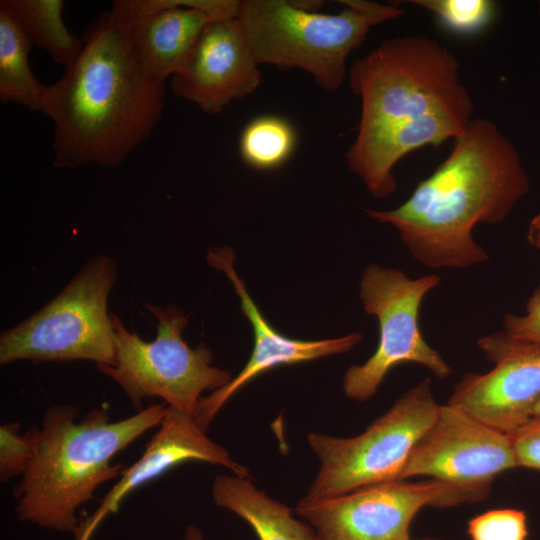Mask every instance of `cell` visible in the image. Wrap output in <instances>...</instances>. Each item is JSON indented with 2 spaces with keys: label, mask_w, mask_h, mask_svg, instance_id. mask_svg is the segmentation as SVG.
Masks as SVG:
<instances>
[{
  "label": "cell",
  "mask_w": 540,
  "mask_h": 540,
  "mask_svg": "<svg viewBox=\"0 0 540 540\" xmlns=\"http://www.w3.org/2000/svg\"><path fill=\"white\" fill-rule=\"evenodd\" d=\"M83 40L75 63L43 89L40 112L54 124L53 163L116 167L162 118L165 83L141 66L126 25L111 11L87 27Z\"/></svg>",
  "instance_id": "cell-1"
},
{
  "label": "cell",
  "mask_w": 540,
  "mask_h": 540,
  "mask_svg": "<svg viewBox=\"0 0 540 540\" xmlns=\"http://www.w3.org/2000/svg\"><path fill=\"white\" fill-rule=\"evenodd\" d=\"M529 189L513 143L492 121L474 118L404 203L387 211L364 210L392 225L421 264L461 269L489 259L473 238L474 227L503 222Z\"/></svg>",
  "instance_id": "cell-2"
},
{
  "label": "cell",
  "mask_w": 540,
  "mask_h": 540,
  "mask_svg": "<svg viewBox=\"0 0 540 540\" xmlns=\"http://www.w3.org/2000/svg\"><path fill=\"white\" fill-rule=\"evenodd\" d=\"M165 402L112 421L105 408L90 410L80 421L77 406H49L40 427H31L34 458L15 485L18 519L42 528L74 531L77 510L91 500L101 484L119 477L123 464L112 458L149 429L160 425Z\"/></svg>",
  "instance_id": "cell-3"
},
{
  "label": "cell",
  "mask_w": 540,
  "mask_h": 540,
  "mask_svg": "<svg viewBox=\"0 0 540 540\" xmlns=\"http://www.w3.org/2000/svg\"><path fill=\"white\" fill-rule=\"evenodd\" d=\"M348 75L352 92L361 100L357 141L435 114L473 119V102L460 79L458 59L426 36L387 39L354 61Z\"/></svg>",
  "instance_id": "cell-4"
},
{
  "label": "cell",
  "mask_w": 540,
  "mask_h": 540,
  "mask_svg": "<svg viewBox=\"0 0 540 540\" xmlns=\"http://www.w3.org/2000/svg\"><path fill=\"white\" fill-rule=\"evenodd\" d=\"M340 2L343 10L326 14L317 1L243 0L237 18L259 65L302 69L333 92L344 81L349 54L369 30L405 13L395 4Z\"/></svg>",
  "instance_id": "cell-5"
},
{
  "label": "cell",
  "mask_w": 540,
  "mask_h": 540,
  "mask_svg": "<svg viewBox=\"0 0 540 540\" xmlns=\"http://www.w3.org/2000/svg\"><path fill=\"white\" fill-rule=\"evenodd\" d=\"M116 279L117 265L109 256L88 261L56 297L1 333L0 363L90 360L114 366L107 302Z\"/></svg>",
  "instance_id": "cell-6"
},
{
  "label": "cell",
  "mask_w": 540,
  "mask_h": 540,
  "mask_svg": "<svg viewBox=\"0 0 540 540\" xmlns=\"http://www.w3.org/2000/svg\"><path fill=\"white\" fill-rule=\"evenodd\" d=\"M157 319V336L146 342L110 313L114 330L116 364L97 365L120 385L134 408L142 410L145 398L159 397L168 406L196 418L201 393L223 388L231 372L212 366L213 354L204 344L190 348L182 337L188 316L175 305L143 304Z\"/></svg>",
  "instance_id": "cell-7"
},
{
  "label": "cell",
  "mask_w": 540,
  "mask_h": 540,
  "mask_svg": "<svg viewBox=\"0 0 540 540\" xmlns=\"http://www.w3.org/2000/svg\"><path fill=\"white\" fill-rule=\"evenodd\" d=\"M438 408L431 381L425 378L355 437L308 433L307 442L321 464L303 498L324 499L399 480L412 448L434 421Z\"/></svg>",
  "instance_id": "cell-8"
},
{
  "label": "cell",
  "mask_w": 540,
  "mask_h": 540,
  "mask_svg": "<svg viewBox=\"0 0 540 540\" xmlns=\"http://www.w3.org/2000/svg\"><path fill=\"white\" fill-rule=\"evenodd\" d=\"M439 283L435 274L411 279L398 269L366 267L359 296L365 312L378 320L379 340L364 364L346 371L343 390L348 398L370 399L389 371L406 362L425 366L438 378L450 376L452 367L424 340L418 321L423 298Z\"/></svg>",
  "instance_id": "cell-9"
},
{
  "label": "cell",
  "mask_w": 540,
  "mask_h": 540,
  "mask_svg": "<svg viewBox=\"0 0 540 540\" xmlns=\"http://www.w3.org/2000/svg\"><path fill=\"white\" fill-rule=\"evenodd\" d=\"M517 467L510 436L447 404L412 448L399 480L428 476L467 503L485 499L496 476Z\"/></svg>",
  "instance_id": "cell-10"
},
{
  "label": "cell",
  "mask_w": 540,
  "mask_h": 540,
  "mask_svg": "<svg viewBox=\"0 0 540 540\" xmlns=\"http://www.w3.org/2000/svg\"><path fill=\"white\" fill-rule=\"evenodd\" d=\"M464 503L438 480H394L324 499L302 498L296 512L310 523L315 540H411L410 524L422 507Z\"/></svg>",
  "instance_id": "cell-11"
},
{
  "label": "cell",
  "mask_w": 540,
  "mask_h": 540,
  "mask_svg": "<svg viewBox=\"0 0 540 540\" xmlns=\"http://www.w3.org/2000/svg\"><path fill=\"white\" fill-rule=\"evenodd\" d=\"M477 344L494 368L466 373L448 404L505 434L532 418L540 400V343L499 331Z\"/></svg>",
  "instance_id": "cell-12"
},
{
  "label": "cell",
  "mask_w": 540,
  "mask_h": 540,
  "mask_svg": "<svg viewBox=\"0 0 540 540\" xmlns=\"http://www.w3.org/2000/svg\"><path fill=\"white\" fill-rule=\"evenodd\" d=\"M240 20L210 21L188 61L171 80V90L208 114L253 93L261 74Z\"/></svg>",
  "instance_id": "cell-13"
},
{
  "label": "cell",
  "mask_w": 540,
  "mask_h": 540,
  "mask_svg": "<svg viewBox=\"0 0 540 540\" xmlns=\"http://www.w3.org/2000/svg\"><path fill=\"white\" fill-rule=\"evenodd\" d=\"M208 263L225 273L240 298L241 310L248 318L254 334V345L248 362L232 380L199 402L196 420L206 431L223 405L243 386L257 376L279 366L312 361L321 357L350 351L362 340L359 333L325 340H299L277 331L263 316L250 297L245 283L233 267L234 252L231 247L211 248Z\"/></svg>",
  "instance_id": "cell-14"
},
{
  "label": "cell",
  "mask_w": 540,
  "mask_h": 540,
  "mask_svg": "<svg viewBox=\"0 0 540 540\" xmlns=\"http://www.w3.org/2000/svg\"><path fill=\"white\" fill-rule=\"evenodd\" d=\"M159 426L141 457L122 471L95 512L79 523L74 531L75 540H90L105 517L117 512L129 493L177 465L202 461L223 466L236 476L251 478L245 466L234 461L225 448L206 435L194 416L168 406Z\"/></svg>",
  "instance_id": "cell-15"
},
{
  "label": "cell",
  "mask_w": 540,
  "mask_h": 540,
  "mask_svg": "<svg viewBox=\"0 0 540 540\" xmlns=\"http://www.w3.org/2000/svg\"><path fill=\"white\" fill-rule=\"evenodd\" d=\"M199 4V0H139L137 9L146 17L121 21L135 57L155 79L165 83L182 70L212 21Z\"/></svg>",
  "instance_id": "cell-16"
},
{
  "label": "cell",
  "mask_w": 540,
  "mask_h": 540,
  "mask_svg": "<svg viewBox=\"0 0 540 540\" xmlns=\"http://www.w3.org/2000/svg\"><path fill=\"white\" fill-rule=\"evenodd\" d=\"M212 498L246 521L259 540H315L311 526L293 518L288 506L258 490L250 478L217 475Z\"/></svg>",
  "instance_id": "cell-17"
},
{
  "label": "cell",
  "mask_w": 540,
  "mask_h": 540,
  "mask_svg": "<svg viewBox=\"0 0 540 540\" xmlns=\"http://www.w3.org/2000/svg\"><path fill=\"white\" fill-rule=\"evenodd\" d=\"M32 44L7 0L0 1V100L40 112L44 85L34 76L29 53Z\"/></svg>",
  "instance_id": "cell-18"
},
{
  "label": "cell",
  "mask_w": 540,
  "mask_h": 540,
  "mask_svg": "<svg viewBox=\"0 0 540 540\" xmlns=\"http://www.w3.org/2000/svg\"><path fill=\"white\" fill-rule=\"evenodd\" d=\"M32 46L46 51L53 61L68 69L78 59L83 43L63 21V0H7Z\"/></svg>",
  "instance_id": "cell-19"
},
{
  "label": "cell",
  "mask_w": 540,
  "mask_h": 540,
  "mask_svg": "<svg viewBox=\"0 0 540 540\" xmlns=\"http://www.w3.org/2000/svg\"><path fill=\"white\" fill-rule=\"evenodd\" d=\"M296 144L294 127L276 115H263L242 131L239 150L243 161L258 170H272L291 156Z\"/></svg>",
  "instance_id": "cell-20"
},
{
  "label": "cell",
  "mask_w": 540,
  "mask_h": 540,
  "mask_svg": "<svg viewBox=\"0 0 540 540\" xmlns=\"http://www.w3.org/2000/svg\"><path fill=\"white\" fill-rule=\"evenodd\" d=\"M432 13L446 29L462 35L481 31L492 20L495 5L490 0H413Z\"/></svg>",
  "instance_id": "cell-21"
},
{
  "label": "cell",
  "mask_w": 540,
  "mask_h": 540,
  "mask_svg": "<svg viewBox=\"0 0 540 540\" xmlns=\"http://www.w3.org/2000/svg\"><path fill=\"white\" fill-rule=\"evenodd\" d=\"M467 532L471 540H525L527 517L517 509H493L471 518Z\"/></svg>",
  "instance_id": "cell-22"
},
{
  "label": "cell",
  "mask_w": 540,
  "mask_h": 540,
  "mask_svg": "<svg viewBox=\"0 0 540 540\" xmlns=\"http://www.w3.org/2000/svg\"><path fill=\"white\" fill-rule=\"evenodd\" d=\"M19 429L18 422H10L0 427L1 482L23 476L34 458L35 441L32 429L24 434H21Z\"/></svg>",
  "instance_id": "cell-23"
},
{
  "label": "cell",
  "mask_w": 540,
  "mask_h": 540,
  "mask_svg": "<svg viewBox=\"0 0 540 540\" xmlns=\"http://www.w3.org/2000/svg\"><path fill=\"white\" fill-rule=\"evenodd\" d=\"M509 436L517 467L540 471V418L532 417Z\"/></svg>",
  "instance_id": "cell-24"
},
{
  "label": "cell",
  "mask_w": 540,
  "mask_h": 540,
  "mask_svg": "<svg viewBox=\"0 0 540 540\" xmlns=\"http://www.w3.org/2000/svg\"><path fill=\"white\" fill-rule=\"evenodd\" d=\"M504 331L513 337L540 343V285L526 303L525 313H507L503 317Z\"/></svg>",
  "instance_id": "cell-25"
},
{
  "label": "cell",
  "mask_w": 540,
  "mask_h": 540,
  "mask_svg": "<svg viewBox=\"0 0 540 540\" xmlns=\"http://www.w3.org/2000/svg\"><path fill=\"white\" fill-rule=\"evenodd\" d=\"M527 240L531 245L540 249V213L531 220L528 226Z\"/></svg>",
  "instance_id": "cell-26"
},
{
  "label": "cell",
  "mask_w": 540,
  "mask_h": 540,
  "mask_svg": "<svg viewBox=\"0 0 540 540\" xmlns=\"http://www.w3.org/2000/svg\"><path fill=\"white\" fill-rule=\"evenodd\" d=\"M185 540H203V535L199 528L190 525L186 528Z\"/></svg>",
  "instance_id": "cell-27"
},
{
  "label": "cell",
  "mask_w": 540,
  "mask_h": 540,
  "mask_svg": "<svg viewBox=\"0 0 540 540\" xmlns=\"http://www.w3.org/2000/svg\"><path fill=\"white\" fill-rule=\"evenodd\" d=\"M532 417L534 418H540V400L539 402L536 404L534 410H533V414H532Z\"/></svg>",
  "instance_id": "cell-28"
},
{
  "label": "cell",
  "mask_w": 540,
  "mask_h": 540,
  "mask_svg": "<svg viewBox=\"0 0 540 540\" xmlns=\"http://www.w3.org/2000/svg\"><path fill=\"white\" fill-rule=\"evenodd\" d=\"M422 540H433V539H422Z\"/></svg>",
  "instance_id": "cell-29"
},
{
  "label": "cell",
  "mask_w": 540,
  "mask_h": 540,
  "mask_svg": "<svg viewBox=\"0 0 540 540\" xmlns=\"http://www.w3.org/2000/svg\"><path fill=\"white\" fill-rule=\"evenodd\" d=\"M539 12H540V4H539Z\"/></svg>",
  "instance_id": "cell-30"
}]
</instances>
